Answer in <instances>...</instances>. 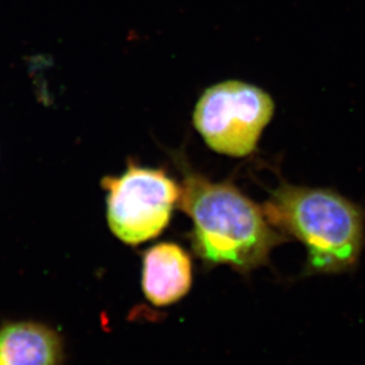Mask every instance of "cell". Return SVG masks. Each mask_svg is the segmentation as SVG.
I'll return each mask as SVG.
<instances>
[{
    "mask_svg": "<svg viewBox=\"0 0 365 365\" xmlns=\"http://www.w3.org/2000/svg\"><path fill=\"white\" fill-rule=\"evenodd\" d=\"M274 112L275 102L267 91L247 82L227 80L203 91L192 119L212 151L242 158L257 151Z\"/></svg>",
    "mask_w": 365,
    "mask_h": 365,
    "instance_id": "3957f363",
    "label": "cell"
},
{
    "mask_svg": "<svg viewBox=\"0 0 365 365\" xmlns=\"http://www.w3.org/2000/svg\"><path fill=\"white\" fill-rule=\"evenodd\" d=\"M192 261L178 243L160 242L143 254L141 286L148 302L158 307L184 298L192 286Z\"/></svg>",
    "mask_w": 365,
    "mask_h": 365,
    "instance_id": "5b68a950",
    "label": "cell"
},
{
    "mask_svg": "<svg viewBox=\"0 0 365 365\" xmlns=\"http://www.w3.org/2000/svg\"><path fill=\"white\" fill-rule=\"evenodd\" d=\"M107 222L110 232L127 245H140L160 235L169 225L182 189L163 169L128 162L119 176H106Z\"/></svg>",
    "mask_w": 365,
    "mask_h": 365,
    "instance_id": "277c9868",
    "label": "cell"
},
{
    "mask_svg": "<svg viewBox=\"0 0 365 365\" xmlns=\"http://www.w3.org/2000/svg\"><path fill=\"white\" fill-rule=\"evenodd\" d=\"M182 175L178 207L192 221L191 246L207 267L227 264L247 274L268 264L288 237L269 223L264 209L230 180L214 182L176 158Z\"/></svg>",
    "mask_w": 365,
    "mask_h": 365,
    "instance_id": "6da1fadb",
    "label": "cell"
},
{
    "mask_svg": "<svg viewBox=\"0 0 365 365\" xmlns=\"http://www.w3.org/2000/svg\"><path fill=\"white\" fill-rule=\"evenodd\" d=\"M274 228L307 250L304 275L341 274L359 266L365 247V207L332 187L281 180L262 205Z\"/></svg>",
    "mask_w": 365,
    "mask_h": 365,
    "instance_id": "7a4b0ae2",
    "label": "cell"
},
{
    "mask_svg": "<svg viewBox=\"0 0 365 365\" xmlns=\"http://www.w3.org/2000/svg\"><path fill=\"white\" fill-rule=\"evenodd\" d=\"M63 341L56 331L36 322L0 327V365H61Z\"/></svg>",
    "mask_w": 365,
    "mask_h": 365,
    "instance_id": "8992f818",
    "label": "cell"
}]
</instances>
